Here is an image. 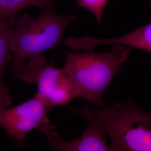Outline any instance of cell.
<instances>
[{"label": "cell", "instance_id": "cell-12", "mask_svg": "<svg viewBox=\"0 0 151 151\" xmlns=\"http://www.w3.org/2000/svg\"><path fill=\"white\" fill-rule=\"evenodd\" d=\"M5 21H4V20H1V19H0V25H1V24L3 22H5Z\"/></svg>", "mask_w": 151, "mask_h": 151}, {"label": "cell", "instance_id": "cell-1", "mask_svg": "<svg viewBox=\"0 0 151 151\" xmlns=\"http://www.w3.org/2000/svg\"><path fill=\"white\" fill-rule=\"evenodd\" d=\"M132 48L113 44L110 51L82 53L65 51L66 62L63 67L75 88L77 97L103 106V96L114 78L120 73Z\"/></svg>", "mask_w": 151, "mask_h": 151}, {"label": "cell", "instance_id": "cell-10", "mask_svg": "<svg viewBox=\"0 0 151 151\" xmlns=\"http://www.w3.org/2000/svg\"><path fill=\"white\" fill-rule=\"evenodd\" d=\"M77 5L86 9L95 16L99 24H101L103 12L109 0H76Z\"/></svg>", "mask_w": 151, "mask_h": 151}, {"label": "cell", "instance_id": "cell-7", "mask_svg": "<svg viewBox=\"0 0 151 151\" xmlns=\"http://www.w3.org/2000/svg\"><path fill=\"white\" fill-rule=\"evenodd\" d=\"M68 48L76 50H93L102 44H119L151 53V22L143 27L118 37L101 39L90 36L68 38L63 41Z\"/></svg>", "mask_w": 151, "mask_h": 151}, {"label": "cell", "instance_id": "cell-6", "mask_svg": "<svg viewBox=\"0 0 151 151\" xmlns=\"http://www.w3.org/2000/svg\"><path fill=\"white\" fill-rule=\"evenodd\" d=\"M49 110L43 101L34 96L14 107L0 109V126L12 140L22 143L32 130L38 129L43 133L57 129L50 123Z\"/></svg>", "mask_w": 151, "mask_h": 151}, {"label": "cell", "instance_id": "cell-2", "mask_svg": "<svg viewBox=\"0 0 151 151\" xmlns=\"http://www.w3.org/2000/svg\"><path fill=\"white\" fill-rule=\"evenodd\" d=\"M77 19L75 15L58 14L53 7L42 10L35 17L18 15L9 35L12 76L17 77L21 67L32 55L60 45L65 30Z\"/></svg>", "mask_w": 151, "mask_h": 151}, {"label": "cell", "instance_id": "cell-8", "mask_svg": "<svg viewBox=\"0 0 151 151\" xmlns=\"http://www.w3.org/2000/svg\"><path fill=\"white\" fill-rule=\"evenodd\" d=\"M57 0H0V19L6 20L18 15L20 11L29 7H37L40 10L53 7Z\"/></svg>", "mask_w": 151, "mask_h": 151}, {"label": "cell", "instance_id": "cell-3", "mask_svg": "<svg viewBox=\"0 0 151 151\" xmlns=\"http://www.w3.org/2000/svg\"><path fill=\"white\" fill-rule=\"evenodd\" d=\"M21 67L17 77L27 83L36 85L35 96L51 109L67 105L76 96L75 90L65 70L48 63L43 53L32 55Z\"/></svg>", "mask_w": 151, "mask_h": 151}, {"label": "cell", "instance_id": "cell-4", "mask_svg": "<svg viewBox=\"0 0 151 151\" xmlns=\"http://www.w3.org/2000/svg\"><path fill=\"white\" fill-rule=\"evenodd\" d=\"M113 151H151V112L130 99L107 125Z\"/></svg>", "mask_w": 151, "mask_h": 151}, {"label": "cell", "instance_id": "cell-5", "mask_svg": "<svg viewBox=\"0 0 151 151\" xmlns=\"http://www.w3.org/2000/svg\"><path fill=\"white\" fill-rule=\"evenodd\" d=\"M122 103H118L108 108L94 110L84 106L76 112L87 123L86 129L73 140H63L55 129L44 132L52 150L58 151H113L106 142L108 122L118 111Z\"/></svg>", "mask_w": 151, "mask_h": 151}, {"label": "cell", "instance_id": "cell-9", "mask_svg": "<svg viewBox=\"0 0 151 151\" xmlns=\"http://www.w3.org/2000/svg\"><path fill=\"white\" fill-rule=\"evenodd\" d=\"M17 16L6 20L0 25V81H2L7 65L11 63L12 56L9 35L11 29L15 24Z\"/></svg>", "mask_w": 151, "mask_h": 151}, {"label": "cell", "instance_id": "cell-11", "mask_svg": "<svg viewBox=\"0 0 151 151\" xmlns=\"http://www.w3.org/2000/svg\"><path fill=\"white\" fill-rule=\"evenodd\" d=\"M12 104V97L9 90L3 81H0V109L9 108Z\"/></svg>", "mask_w": 151, "mask_h": 151}]
</instances>
